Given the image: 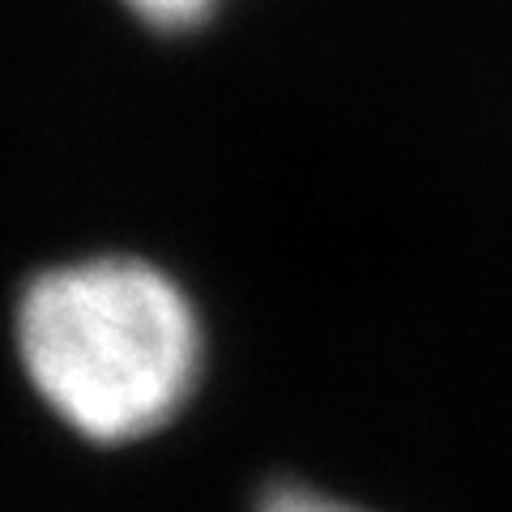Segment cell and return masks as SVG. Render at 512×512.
<instances>
[{"label": "cell", "mask_w": 512, "mask_h": 512, "mask_svg": "<svg viewBox=\"0 0 512 512\" xmlns=\"http://www.w3.org/2000/svg\"><path fill=\"white\" fill-rule=\"evenodd\" d=\"M18 350L35 389L90 440L167 419L197 380L201 329L163 269L94 256L43 269L18 303Z\"/></svg>", "instance_id": "obj_1"}, {"label": "cell", "mask_w": 512, "mask_h": 512, "mask_svg": "<svg viewBox=\"0 0 512 512\" xmlns=\"http://www.w3.org/2000/svg\"><path fill=\"white\" fill-rule=\"evenodd\" d=\"M256 512H363V508H350L342 500H329V495L295 487V483H278V487H269L261 495Z\"/></svg>", "instance_id": "obj_2"}, {"label": "cell", "mask_w": 512, "mask_h": 512, "mask_svg": "<svg viewBox=\"0 0 512 512\" xmlns=\"http://www.w3.org/2000/svg\"><path fill=\"white\" fill-rule=\"evenodd\" d=\"M128 5L158 26H188L210 9V0H128Z\"/></svg>", "instance_id": "obj_3"}]
</instances>
